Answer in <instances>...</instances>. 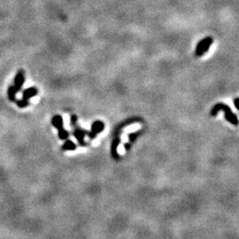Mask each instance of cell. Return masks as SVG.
Masks as SVG:
<instances>
[{
	"label": "cell",
	"mask_w": 239,
	"mask_h": 239,
	"mask_svg": "<svg viewBox=\"0 0 239 239\" xmlns=\"http://www.w3.org/2000/svg\"><path fill=\"white\" fill-rule=\"evenodd\" d=\"M220 111H223V112H224V114H225V119L229 121V123L235 125V126H237V125H238V119H237V115L232 113V111H231V109H230V107H229V105L223 104V103H218V104H215V105L213 107V109L211 110L210 114L214 117V116L217 115V114H218Z\"/></svg>",
	"instance_id": "6da1fadb"
},
{
	"label": "cell",
	"mask_w": 239,
	"mask_h": 239,
	"mask_svg": "<svg viewBox=\"0 0 239 239\" xmlns=\"http://www.w3.org/2000/svg\"><path fill=\"white\" fill-rule=\"evenodd\" d=\"M52 125L58 128L59 130V137L60 140H65L68 138L69 133L63 128V119L60 115H56L52 118Z\"/></svg>",
	"instance_id": "7a4b0ae2"
},
{
	"label": "cell",
	"mask_w": 239,
	"mask_h": 239,
	"mask_svg": "<svg viewBox=\"0 0 239 239\" xmlns=\"http://www.w3.org/2000/svg\"><path fill=\"white\" fill-rule=\"evenodd\" d=\"M213 38L211 36H208V37H206V38L202 39L201 41L199 42L197 44V47H196V50H195L196 56L197 57L203 56L209 50L210 46L213 43Z\"/></svg>",
	"instance_id": "3957f363"
},
{
	"label": "cell",
	"mask_w": 239,
	"mask_h": 239,
	"mask_svg": "<svg viewBox=\"0 0 239 239\" xmlns=\"http://www.w3.org/2000/svg\"><path fill=\"white\" fill-rule=\"evenodd\" d=\"M73 136L76 138V140L78 141L79 145L81 146H87V143L84 141V137L85 135H87L88 131L87 130H84V129H82L80 127L77 126V123L76 124L73 125Z\"/></svg>",
	"instance_id": "277c9868"
},
{
	"label": "cell",
	"mask_w": 239,
	"mask_h": 239,
	"mask_svg": "<svg viewBox=\"0 0 239 239\" xmlns=\"http://www.w3.org/2000/svg\"><path fill=\"white\" fill-rule=\"evenodd\" d=\"M104 124L103 121H94L93 124L91 125V130H90V132L88 131L87 135H89V137H90V139H95L97 135L99 134V133H101V132L104 130Z\"/></svg>",
	"instance_id": "5b68a950"
},
{
	"label": "cell",
	"mask_w": 239,
	"mask_h": 239,
	"mask_svg": "<svg viewBox=\"0 0 239 239\" xmlns=\"http://www.w3.org/2000/svg\"><path fill=\"white\" fill-rule=\"evenodd\" d=\"M24 83V75L22 72H19L17 73L16 77H15V82H14V87L18 90V91L20 90Z\"/></svg>",
	"instance_id": "8992f818"
},
{
	"label": "cell",
	"mask_w": 239,
	"mask_h": 239,
	"mask_svg": "<svg viewBox=\"0 0 239 239\" xmlns=\"http://www.w3.org/2000/svg\"><path fill=\"white\" fill-rule=\"evenodd\" d=\"M37 93V90L36 88H29L28 90H26L24 92H23V99H26V100H29L30 97L36 96Z\"/></svg>",
	"instance_id": "52a82bcc"
},
{
	"label": "cell",
	"mask_w": 239,
	"mask_h": 239,
	"mask_svg": "<svg viewBox=\"0 0 239 239\" xmlns=\"http://www.w3.org/2000/svg\"><path fill=\"white\" fill-rule=\"evenodd\" d=\"M61 149L63 151H73V150L76 149V145H75V144L73 143V141L67 140V141L65 142V144L62 145Z\"/></svg>",
	"instance_id": "ba28073f"
},
{
	"label": "cell",
	"mask_w": 239,
	"mask_h": 239,
	"mask_svg": "<svg viewBox=\"0 0 239 239\" xmlns=\"http://www.w3.org/2000/svg\"><path fill=\"white\" fill-rule=\"evenodd\" d=\"M143 132H144L143 130H138L137 132H134V133H130V134L128 135V140H129V144L131 145V144L135 143V140H136V138L138 137V135H141V134H142Z\"/></svg>",
	"instance_id": "9c48e42d"
},
{
	"label": "cell",
	"mask_w": 239,
	"mask_h": 239,
	"mask_svg": "<svg viewBox=\"0 0 239 239\" xmlns=\"http://www.w3.org/2000/svg\"><path fill=\"white\" fill-rule=\"evenodd\" d=\"M18 92V90L13 86V87H10L8 90V96H9V99L11 101H14L15 100V95Z\"/></svg>",
	"instance_id": "30bf717a"
},
{
	"label": "cell",
	"mask_w": 239,
	"mask_h": 239,
	"mask_svg": "<svg viewBox=\"0 0 239 239\" xmlns=\"http://www.w3.org/2000/svg\"><path fill=\"white\" fill-rule=\"evenodd\" d=\"M17 104H18V106H20V107H21V108H23V107H26V106L29 104V100H26V99H23V98H22L21 100L18 101Z\"/></svg>",
	"instance_id": "8fae6325"
},
{
	"label": "cell",
	"mask_w": 239,
	"mask_h": 239,
	"mask_svg": "<svg viewBox=\"0 0 239 239\" xmlns=\"http://www.w3.org/2000/svg\"><path fill=\"white\" fill-rule=\"evenodd\" d=\"M77 123V116L76 115H72V117H71V124H72V126L74 124H76Z\"/></svg>",
	"instance_id": "7c38bea8"
},
{
	"label": "cell",
	"mask_w": 239,
	"mask_h": 239,
	"mask_svg": "<svg viewBox=\"0 0 239 239\" xmlns=\"http://www.w3.org/2000/svg\"><path fill=\"white\" fill-rule=\"evenodd\" d=\"M234 104H235V106H236L237 110H239V98L238 97L235 98V100H234Z\"/></svg>",
	"instance_id": "4fadbf2b"
},
{
	"label": "cell",
	"mask_w": 239,
	"mask_h": 239,
	"mask_svg": "<svg viewBox=\"0 0 239 239\" xmlns=\"http://www.w3.org/2000/svg\"><path fill=\"white\" fill-rule=\"evenodd\" d=\"M130 148H131V145H130L129 143H127V144H125L124 145V149L126 151H128Z\"/></svg>",
	"instance_id": "5bb4252c"
}]
</instances>
